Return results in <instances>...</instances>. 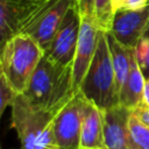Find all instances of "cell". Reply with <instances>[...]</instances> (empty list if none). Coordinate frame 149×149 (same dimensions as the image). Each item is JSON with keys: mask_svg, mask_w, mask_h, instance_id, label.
Returning <instances> with one entry per match:
<instances>
[{"mask_svg": "<svg viewBox=\"0 0 149 149\" xmlns=\"http://www.w3.org/2000/svg\"><path fill=\"white\" fill-rule=\"evenodd\" d=\"M77 93L72 66L58 65L43 56L22 94L33 106L56 114Z\"/></svg>", "mask_w": 149, "mask_h": 149, "instance_id": "6da1fadb", "label": "cell"}, {"mask_svg": "<svg viewBox=\"0 0 149 149\" xmlns=\"http://www.w3.org/2000/svg\"><path fill=\"white\" fill-rule=\"evenodd\" d=\"M10 108V126L16 132L20 149H59L54 132L56 114L33 106L24 94H19Z\"/></svg>", "mask_w": 149, "mask_h": 149, "instance_id": "7a4b0ae2", "label": "cell"}, {"mask_svg": "<svg viewBox=\"0 0 149 149\" xmlns=\"http://www.w3.org/2000/svg\"><path fill=\"white\" fill-rule=\"evenodd\" d=\"M43 56L44 50L37 41L27 34H16L1 47L0 73L22 94Z\"/></svg>", "mask_w": 149, "mask_h": 149, "instance_id": "3957f363", "label": "cell"}, {"mask_svg": "<svg viewBox=\"0 0 149 149\" xmlns=\"http://www.w3.org/2000/svg\"><path fill=\"white\" fill-rule=\"evenodd\" d=\"M79 92L101 111L120 104L107 34L105 31H99L97 50Z\"/></svg>", "mask_w": 149, "mask_h": 149, "instance_id": "277c9868", "label": "cell"}, {"mask_svg": "<svg viewBox=\"0 0 149 149\" xmlns=\"http://www.w3.org/2000/svg\"><path fill=\"white\" fill-rule=\"evenodd\" d=\"M76 1L77 0H50L33 7H23L19 2V34L22 33L31 36L43 50H45L61 27L68 10Z\"/></svg>", "mask_w": 149, "mask_h": 149, "instance_id": "5b68a950", "label": "cell"}, {"mask_svg": "<svg viewBox=\"0 0 149 149\" xmlns=\"http://www.w3.org/2000/svg\"><path fill=\"white\" fill-rule=\"evenodd\" d=\"M80 22L81 16L76 1L68 10L51 43L44 50V56L58 65L72 66L79 38Z\"/></svg>", "mask_w": 149, "mask_h": 149, "instance_id": "8992f818", "label": "cell"}, {"mask_svg": "<svg viewBox=\"0 0 149 149\" xmlns=\"http://www.w3.org/2000/svg\"><path fill=\"white\" fill-rule=\"evenodd\" d=\"M87 99L78 92L54 118V132L59 149H79L81 120Z\"/></svg>", "mask_w": 149, "mask_h": 149, "instance_id": "52a82bcc", "label": "cell"}, {"mask_svg": "<svg viewBox=\"0 0 149 149\" xmlns=\"http://www.w3.org/2000/svg\"><path fill=\"white\" fill-rule=\"evenodd\" d=\"M100 29L98 28L94 17L81 16L79 38L72 63V80L76 92H79L83 80L93 61Z\"/></svg>", "mask_w": 149, "mask_h": 149, "instance_id": "ba28073f", "label": "cell"}, {"mask_svg": "<svg viewBox=\"0 0 149 149\" xmlns=\"http://www.w3.org/2000/svg\"><path fill=\"white\" fill-rule=\"evenodd\" d=\"M149 29V6L136 9L118 10L114 14L111 34L123 45L134 49Z\"/></svg>", "mask_w": 149, "mask_h": 149, "instance_id": "9c48e42d", "label": "cell"}, {"mask_svg": "<svg viewBox=\"0 0 149 149\" xmlns=\"http://www.w3.org/2000/svg\"><path fill=\"white\" fill-rule=\"evenodd\" d=\"M130 113V109L120 104L102 111L106 149H133L128 132Z\"/></svg>", "mask_w": 149, "mask_h": 149, "instance_id": "30bf717a", "label": "cell"}, {"mask_svg": "<svg viewBox=\"0 0 149 149\" xmlns=\"http://www.w3.org/2000/svg\"><path fill=\"white\" fill-rule=\"evenodd\" d=\"M102 148H105L102 111L87 100L81 120L79 149Z\"/></svg>", "mask_w": 149, "mask_h": 149, "instance_id": "8fae6325", "label": "cell"}, {"mask_svg": "<svg viewBox=\"0 0 149 149\" xmlns=\"http://www.w3.org/2000/svg\"><path fill=\"white\" fill-rule=\"evenodd\" d=\"M146 76L142 72L141 68L137 64L135 54L133 52L132 64L129 73L119 92V102L120 105L133 111L143 102V91H144Z\"/></svg>", "mask_w": 149, "mask_h": 149, "instance_id": "7c38bea8", "label": "cell"}, {"mask_svg": "<svg viewBox=\"0 0 149 149\" xmlns=\"http://www.w3.org/2000/svg\"><path fill=\"white\" fill-rule=\"evenodd\" d=\"M106 34H107V41H108L111 58L113 63V69L115 73L116 86H118V91L120 92L130 70L134 49L128 48L122 43H120L111 33H106Z\"/></svg>", "mask_w": 149, "mask_h": 149, "instance_id": "4fadbf2b", "label": "cell"}, {"mask_svg": "<svg viewBox=\"0 0 149 149\" xmlns=\"http://www.w3.org/2000/svg\"><path fill=\"white\" fill-rule=\"evenodd\" d=\"M20 6L17 0H0V40L1 47L19 34Z\"/></svg>", "mask_w": 149, "mask_h": 149, "instance_id": "5bb4252c", "label": "cell"}, {"mask_svg": "<svg viewBox=\"0 0 149 149\" xmlns=\"http://www.w3.org/2000/svg\"><path fill=\"white\" fill-rule=\"evenodd\" d=\"M128 132L133 149H149V127L142 123L133 113L128 119Z\"/></svg>", "mask_w": 149, "mask_h": 149, "instance_id": "9a60e30c", "label": "cell"}, {"mask_svg": "<svg viewBox=\"0 0 149 149\" xmlns=\"http://www.w3.org/2000/svg\"><path fill=\"white\" fill-rule=\"evenodd\" d=\"M114 14L115 12L113 9V0H94L93 17L101 31H111Z\"/></svg>", "mask_w": 149, "mask_h": 149, "instance_id": "2e32d148", "label": "cell"}, {"mask_svg": "<svg viewBox=\"0 0 149 149\" xmlns=\"http://www.w3.org/2000/svg\"><path fill=\"white\" fill-rule=\"evenodd\" d=\"M135 58L146 77H149V29L134 48Z\"/></svg>", "mask_w": 149, "mask_h": 149, "instance_id": "e0dca14e", "label": "cell"}, {"mask_svg": "<svg viewBox=\"0 0 149 149\" xmlns=\"http://www.w3.org/2000/svg\"><path fill=\"white\" fill-rule=\"evenodd\" d=\"M19 93L10 86L3 74L0 73V115L3 114L8 106H12Z\"/></svg>", "mask_w": 149, "mask_h": 149, "instance_id": "ac0fdd59", "label": "cell"}, {"mask_svg": "<svg viewBox=\"0 0 149 149\" xmlns=\"http://www.w3.org/2000/svg\"><path fill=\"white\" fill-rule=\"evenodd\" d=\"M149 6V0H113V9L114 12L128 9L136 10Z\"/></svg>", "mask_w": 149, "mask_h": 149, "instance_id": "d6986e66", "label": "cell"}, {"mask_svg": "<svg viewBox=\"0 0 149 149\" xmlns=\"http://www.w3.org/2000/svg\"><path fill=\"white\" fill-rule=\"evenodd\" d=\"M77 6H78V9H79L80 16H91V17H93L94 0H77Z\"/></svg>", "mask_w": 149, "mask_h": 149, "instance_id": "ffe728a7", "label": "cell"}, {"mask_svg": "<svg viewBox=\"0 0 149 149\" xmlns=\"http://www.w3.org/2000/svg\"><path fill=\"white\" fill-rule=\"evenodd\" d=\"M132 113L142 122L144 123L147 127H149V107L146 105H140L136 108H134L132 111Z\"/></svg>", "mask_w": 149, "mask_h": 149, "instance_id": "44dd1931", "label": "cell"}, {"mask_svg": "<svg viewBox=\"0 0 149 149\" xmlns=\"http://www.w3.org/2000/svg\"><path fill=\"white\" fill-rule=\"evenodd\" d=\"M50 0H19L20 5L23 7H33V6H38L42 3H45Z\"/></svg>", "mask_w": 149, "mask_h": 149, "instance_id": "7402d4cb", "label": "cell"}, {"mask_svg": "<svg viewBox=\"0 0 149 149\" xmlns=\"http://www.w3.org/2000/svg\"><path fill=\"white\" fill-rule=\"evenodd\" d=\"M143 105L149 107V77H146L144 91H143Z\"/></svg>", "mask_w": 149, "mask_h": 149, "instance_id": "603a6c76", "label": "cell"}, {"mask_svg": "<svg viewBox=\"0 0 149 149\" xmlns=\"http://www.w3.org/2000/svg\"><path fill=\"white\" fill-rule=\"evenodd\" d=\"M102 149H106V148H102Z\"/></svg>", "mask_w": 149, "mask_h": 149, "instance_id": "cb8c5ba5", "label": "cell"}]
</instances>
